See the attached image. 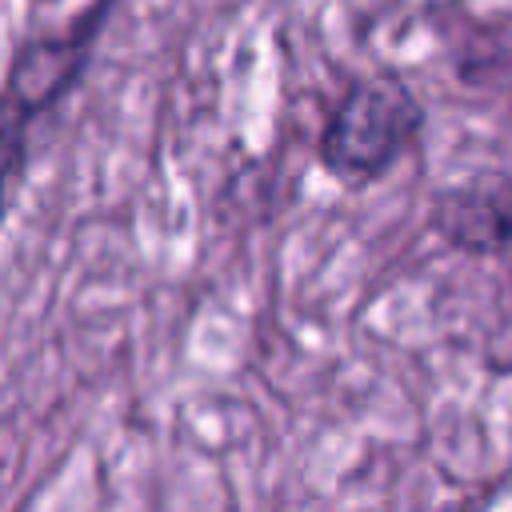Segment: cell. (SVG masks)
Returning <instances> with one entry per match:
<instances>
[{"label": "cell", "instance_id": "1", "mask_svg": "<svg viewBox=\"0 0 512 512\" xmlns=\"http://www.w3.org/2000/svg\"><path fill=\"white\" fill-rule=\"evenodd\" d=\"M420 100L392 76H368L348 88L320 136L324 168L344 184L380 176L420 132Z\"/></svg>", "mask_w": 512, "mask_h": 512}, {"label": "cell", "instance_id": "2", "mask_svg": "<svg viewBox=\"0 0 512 512\" xmlns=\"http://www.w3.org/2000/svg\"><path fill=\"white\" fill-rule=\"evenodd\" d=\"M436 224L460 248H472V252L504 248L512 240V184L476 180L444 192L436 204Z\"/></svg>", "mask_w": 512, "mask_h": 512}]
</instances>
